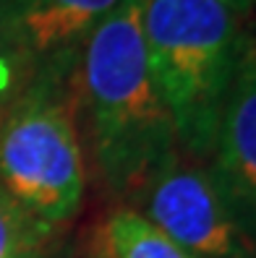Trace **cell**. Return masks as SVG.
I'll return each instance as SVG.
<instances>
[{
  "mask_svg": "<svg viewBox=\"0 0 256 258\" xmlns=\"http://www.w3.org/2000/svg\"><path fill=\"white\" fill-rule=\"evenodd\" d=\"M141 3L123 0L89 34L76 68L94 170L108 193L123 199L178 154L170 110L149 71Z\"/></svg>",
  "mask_w": 256,
  "mask_h": 258,
  "instance_id": "6da1fadb",
  "label": "cell"
},
{
  "mask_svg": "<svg viewBox=\"0 0 256 258\" xmlns=\"http://www.w3.org/2000/svg\"><path fill=\"white\" fill-rule=\"evenodd\" d=\"M246 19L222 0H144L141 32L152 81L186 159L212 157L222 104L243 55Z\"/></svg>",
  "mask_w": 256,
  "mask_h": 258,
  "instance_id": "7a4b0ae2",
  "label": "cell"
},
{
  "mask_svg": "<svg viewBox=\"0 0 256 258\" xmlns=\"http://www.w3.org/2000/svg\"><path fill=\"white\" fill-rule=\"evenodd\" d=\"M76 68L79 60L37 71L0 117V185L55 232L86 193Z\"/></svg>",
  "mask_w": 256,
  "mask_h": 258,
  "instance_id": "3957f363",
  "label": "cell"
},
{
  "mask_svg": "<svg viewBox=\"0 0 256 258\" xmlns=\"http://www.w3.org/2000/svg\"><path fill=\"white\" fill-rule=\"evenodd\" d=\"M133 211L193 258H256V240L209 164L178 154L131 196Z\"/></svg>",
  "mask_w": 256,
  "mask_h": 258,
  "instance_id": "277c9868",
  "label": "cell"
},
{
  "mask_svg": "<svg viewBox=\"0 0 256 258\" xmlns=\"http://www.w3.org/2000/svg\"><path fill=\"white\" fill-rule=\"evenodd\" d=\"M123 0H0V37L32 73L76 63L89 34Z\"/></svg>",
  "mask_w": 256,
  "mask_h": 258,
  "instance_id": "5b68a950",
  "label": "cell"
},
{
  "mask_svg": "<svg viewBox=\"0 0 256 258\" xmlns=\"http://www.w3.org/2000/svg\"><path fill=\"white\" fill-rule=\"evenodd\" d=\"M220 188L256 240V37L248 34L233 84L222 104L209 157Z\"/></svg>",
  "mask_w": 256,
  "mask_h": 258,
  "instance_id": "8992f818",
  "label": "cell"
},
{
  "mask_svg": "<svg viewBox=\"0 0 256 258\" xmlns=\"http://www.w3.org/2000/svg\"><path fill=\"white\" fill-rule=\"evenodd\" d=\"M105 258H193L133 209H118L102 224Z\"/></svg>",
  "mask_w": 256,
  "mask_h": 258,
  "instance_id": "52a82bcc",
  "label": "cell"
},
{
  "mask_svg": "<svg viewBox=\"0 0 256 258\" xmlns=\"http://www.w3.org/2000/svg\"><path fill=\"white\" fill-rule=\"evenodd\" d=\"M55 230L44 227L0 185V258H50Z\"/></svg>",
  "mask_w": 256,
  "mask_h": 258,
  "instance_id": "ba28073f",
  "label": "cell"
},
{
  "mask_svg": "<svg viewBox=\"0 0 256 258\" xmlns=\"http://www.w3.org/2000/svg\"><path fill=\"white\" fill-rule=\"evenodd\" d=\"M32 79H34L32 68H29L21 60V55L0 37V117H3L11 110V104L24 94V89L29 86Z\"/></svg>",
  "mask_w": 256,
  "mask_h": 258,
  "instance_id": "9c48e42d",
  "label": "cell"
},
{
  "mask_svg": "<svg viewBox=\"0 0 256 258\" xmlns=\"http://www.w3.org/2000/svg\"><path fill=\"white\" fill-rule=\"evenodd\" d=\"M222 3H228L240 19H248L251 11H253V0H222Z\"/></svg>",
  "mask_w": 256,
  "mask_h": 258,
  "instance_id": "30bf717a",
  "label": "cell"
},
{
  "mask_svg": "<svg viewBox=\"0 0 256 258\" xmlns=\"http://www.w3.org/2000/svg\"><path fill=\"white\" fill-rule=\"evenodd\" d=\"M253 8H256V0H253Z\"/></svg>",
  "mask_w": 256,
  "mask_h": 258,
  "instance_id": "8fae6325",
  "label": "cell"
}]
</instances>
